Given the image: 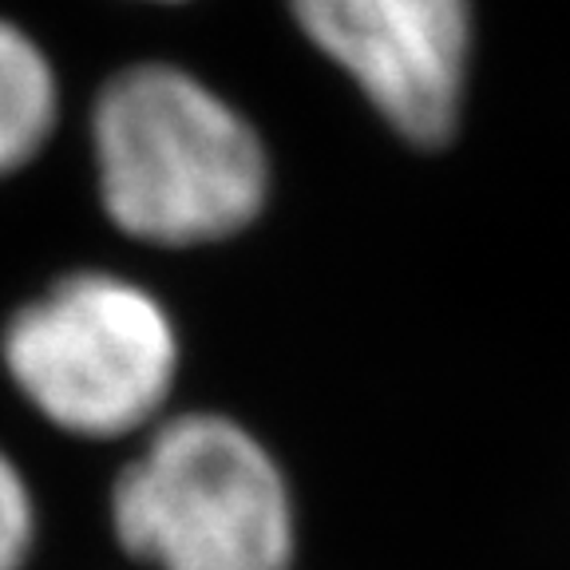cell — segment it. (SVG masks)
Here are the masks:
<instances>
[{"label":"cell","mask_w":570,"mask_h":570,"mask_svg":"<svg viewBox=\"0 0 570 570\" xmlns=\"http://www.w3.org/2000/svg\"><path fill=\"white\" fill-rule=\"evenodd\" d=\"M91 163L104 214L151 246H210L258 223L269 151L218 88L167 60L107 76L91 104Z\"/></svg>","instance_id":"obj_1"},{"label":"cell","mask_w":570,"mask_h":570,"mask_svg":"<svg viewBox=\"0 0 570 570\" xmlns=\"http://www.w3.org/2000/svg\"><path fill=\"white\" fill-rule=\"evenodd\" d=\"M124 551L155 570H289L294 499L274 455L214 412L167 420L111 495Z\"/></svg>","instance_id":"obj_2"},{"label":"cell","mask_w":570,"mask_h":570,"mask_svg":"<svg viewBox=\"0 0 570 570\" xmlns=\"http://www.w3.org/2000/svg\"><path fill=\"white\" fill-rule=\"evenodd\" d=\"M4 365L52 424L76 436H124L167 401L178 337L163 302L139 282L83 269L17 309L4 330Z\"/></svg>","instance_id":"obj_3"},{"label":"cell","mask_w":570,"mask_h":570,"mask_svg":"<svg viewBox=\"0 0 570 570\" xmlns=\"http://www.w3.org/2000/svg\"><path fill=\"white\" fill-rule=\"evenodd\" d=\"M289 12L401 139H452L468 99L472 0H289Z\"/></svg>","instance_id":"obj_4"},{"label":"cell","mask_w":570,"mask_h":570,"mask_svg":"<svg viewBox=\"0 0 570 570\" xmlns=\"http://www.w3.org/2000/svg\"><path fill=\"white\" fill-rule=\"evenodd\" d=\"M60 124L52 56L17 20L0 17V178L24 170Z\"/></svg>","instance_id":"obj_5"},{"label":"cell","mask_w":570,"mask_h":570,"mask_svg":"<svg viewBox=\"0 0 570 570\" xmlns=\"http://www.w3.org/2000/svg\"><path fill=\"white\" fill-rule=\"evenodd\" d=\"M36 511L24 480L12 460L0 452V570H20L32 551Z\"/></svg>","instance_id":"obj_6"},{"label":"cell","mask_w":570,"mask_h":570,"mask_svg":"<svg viewBox=\"0 0 570 570\" xmlns=\"http://www.w3.org/2000/svg\"><path fill=\"white\" fill-rule=\"evenodd\" d=\"M147 4H187V0H147Z\"/></svg>","instance_id":"obj_7"}]
</instances>
